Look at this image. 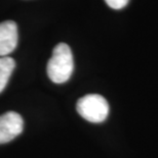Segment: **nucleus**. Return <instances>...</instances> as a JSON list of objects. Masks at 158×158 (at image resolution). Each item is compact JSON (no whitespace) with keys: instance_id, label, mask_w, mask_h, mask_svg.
I'll use <instances>...</instances> for the list:
<instances>
[{"instance_id":"20e7f679","label":"nucleus","mask_w":158,"mask_h":158,"mask_svg":"<svg viewBox=\"0 0 158 158\" xmlns=\"http://www.w3.org/2000/svg\"><path fill=\"white\" fill-rule=\"evenodd\" d=\"M18 45V27L12 21L0 23V57L8 56Z\"/></svg>"},{"instance_id":"f257e3e1","label":"nucleus","mask_w":158,"mask_h":158,"mask_svg":"<svg viewBox=\"0 0 158 158\" xmlns=\"http://www.w3.org/2000/svg\"><path fill=\"white\" fill-rule=\"evenodd\" d=\"M74 70V60L70 47L60 43L52 50L47 62V76L55 84H64L71 78Z\"/></svg>"},{"instance_id":"7ed1b4c3","label":"nucleus","mask_w":158,"mask_h":158,"mask_svg":"<svg viewBox=\"0 0 158 158\" xmlns=\"http://www.w3.org/2000/svg\"><path fill=\"white\" fill-rule=\"evenodd\" d=\"M24 130V120L19 113L8 111L0 115V144L11 142Z\"/></svg>"},{"instance_id":"f03ea898","label":"nucleus","mask_w":158,"mask_h":158,"mask_svg":"<svg viewBox=\"0 0 158 158\" xmlns=\"http://www.w3.org/2000/svg\"><path fill=\"white\" fill-rule=\"evenodd\" d=\"M76 109L80 116L87 122L100 123L108 117L109 104L103 96L89 94L78 100Z\"/></svg>"},{"instance_id":"423d86ee","label":"nucleus","mask_w":158,"mask_h":158,"mask_svg":"<svg viewBox=\"0 0 158 158\" xmlns=\"http://www.w3.org/2000/svg\"><path fill=\"white\" fill-rule=\"evenodd\" d=\"M129 0H105V2L113 9H121L125 7Z\"/></svg>"},{"instance_id":"39448f33","label":"nucleus","mask_w":158,"mask_h":158,"mask_svg":"<svg viewBox=\"0 0 158 158\" xmlns=\"http://www.w3.org/2000/svg\"><path fill=\"white\" fill-rule=\"evenodd\" d=\"M15 68L16 62L11 57H0V93L5 89Z\"/></svg>"}]
</instances>
